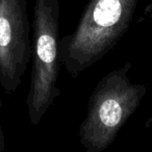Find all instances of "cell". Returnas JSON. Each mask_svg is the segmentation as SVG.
Listing matches in <instances>:
<instances>
[{
  "label": "cell",
  "instance_id": "obj_7",
  "mask_svg": "<svg viewBox=\"0 0 152 152\" xmlns=\"http://www.w3.org/2000/svg\"><path fill=\"white\" fill-rule=\"evenodd\" d=\"M145 127L146 128H150V127H152V115L147 119V121H146V123H145Z\"/></svg>",
  "mask_w": 152,
  "mask_h": 152
},
{
  "label": "cell",
  "instance_id": "obj_2",
  "mask_svg": "<svg viewBox=\"0 0 152 152\" xmlns=\"http://www.w3.org/2000/svg\"><path fill=\"white\" fill-rule=\"evenodd\" d=\"M131 69L132 64L125 61L105 74L92 92L78 127L79 143L86 152L107 149L146 96L147 86L130 80Z\"/></svg>",
  "mask_w": 152,
  "mask_h": 152
},
{
  "label": "cell",
  "instance_id": "obj_4",
  "mask_svg": "<svg viewBox=\"0 0 152 152\" xmlns=\"http://www.w3.org/2000/svg\"><path fill=\"white\" fill-rule=\"evenodd\" d=\"M26 0H0V86L13 95L31 58Z\"/></svg>",
  "mask_w": 152,
  "mask_h": 152
},
{
  "label": "cell",
  "instance_id": "obj_6",
  "mask_svg": "<svg viewBox=\"0 0 152 152\" xmlns=\"http://www.w3.org/2000/svg\"><path fill=\"white\" fill-rule=\"evenodd\" d=\"M143 16H146V17L152 19V0L150 1L149 3H148L147 7H146V9L144 10Z\"/></svg>",
  "mask_w": 152,
  "mask_h": 152
},
{
  "label": "cell",
  "instance_id": "obj_5",
  "mask_svg": "<svg viewBox=\"0 0 152 152\" xmlns=\"http://www.w3.org/2000/svg\"><path fill=\"white\" fill-rule=\"evenodd\" d=\"M1 108H2V99H1V96H0V112H1ZM4 150H5V137L2 129V125H1V122H0V152H4Z\"/></svg>",
  "mask_w": 152,
  "mask_h": 152
},
{
  "label": "cell",
  "instance_id": "obj_3",
  "mask_svg": "<svg viewBox=\"0 0 152 152\" xmlns=\"http://www.w3.org/2000/svg\"><path fill=\"white\" fill-rule=\"evenodd\" d=\"M59 1L34 0L31 41V74L26 97L28 119L38 125L61 94L59 70Z\"/></svg>",
  "mask_w": 152,
  "mask_h": 152
},
{
  "label": "cell",
  "instance_id": "obj_1",
  "mask_svg": "<svg viewBox=\"0 0 152 152\" xmlns=\"http://www.w3.org/2000/svg\"><path fill=\"white\" fill-rule=\"evenodd\" d=\"M140 0H90L73 32L59 39V63L72 78L105 56L128 30Z\"/></svg>",
  "mask_w": 152,
  "mask_h": 152
}]
</instances>
